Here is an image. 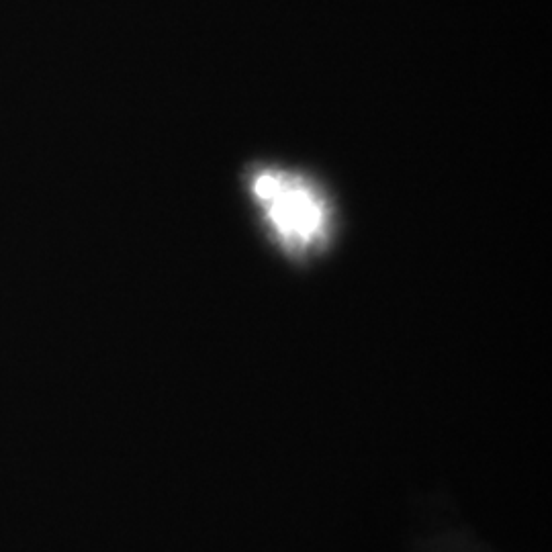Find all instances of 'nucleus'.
Returning <instances> with one entry per match:
<instances>
[{
  "label": "nucleus",
  "mask_w": 552,
  "mask_h": 552,
  "mask_svg": "<svg viewBox=\"0 0 552 552\" xmlns=\"http://www.w3.org/2000/svg\"><path fill=\"white\" fill-rule=\"evenodd\" d=\"M252 193L283 246L293 254L315 250L328 238V207L301 176L262 170L252 178Z\"/></svg>",
  "instance_id": "nucleus-1"
}]
</instances>
